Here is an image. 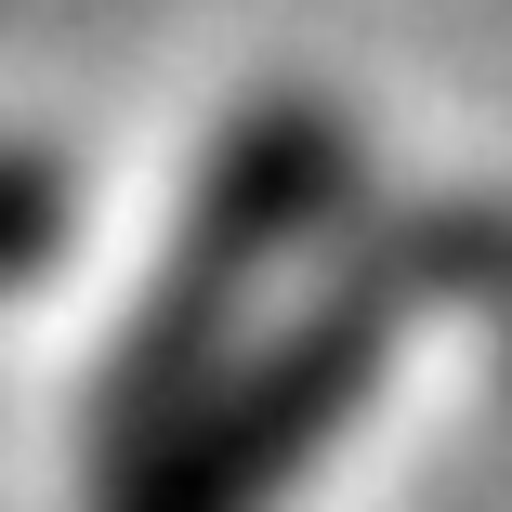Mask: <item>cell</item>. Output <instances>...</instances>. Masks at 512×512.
Wrapping results in <instances>:
<instances>
[{"label":"cell","mask_w":512,"mask_h":512,"mask_svg":"<svg viewBox=\"0 0 512 512\" xmlns=\"http://www.w3.org/2000/svg\"><path fill=\"white\" fill-rule=\"evenodd\" d=\"M53 237H66V184H53L40 158H0V289L40 276V263H53Z\"/></svg>","instance_id":"2"},{"label":"cell","mask_w":512,"mask_h":512,"mask_svg":"<svg viewBox=\"0 0 512 512\" xmlns=\"http://www.w3.org/2000/svg\"><path fill=\"white\" fill-rule=\"evenodd\" d=\"M355 381H368V316L302 329L276 368L224 381L211 407H184V421L145 447V473H132L119 512H263V499L289 486V460L355 407Z\"/></svg>","instance_id":"1"}]
</instances>
